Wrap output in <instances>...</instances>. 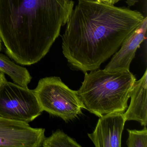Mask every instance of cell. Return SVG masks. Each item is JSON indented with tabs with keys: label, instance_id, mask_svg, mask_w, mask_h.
<instances>
[{
	"label": "cell",
	"instance_id": "obj_8",
	"mask_svg": "<svg viewBox=\"0 0 147 147\" xmlns=\"http://www.w3.org/2000/svg\"><path fill=\"white\" fill-rule=\"evenodd\" d=\"M147 29V19L145 17L141 25L125 39L119 50L113 55L104 69L111 72L129 71L131 63L140 45L144 40Z\"/></svg>",
	"mask_w": 147,
	"mask_h": 147
},
{
	"label": "cell",
	"instance_id": "obj_13",
	"mask_svg": "<svg viewBox=\"0 0 147 147\" xmlns=\"http://www.w3.org/2000/svg\"><path fill=\"white\" fill-rule=\"evenodd\" d=\"M6 81L7 80L6 79L5 74L2 71H0V86Z\"/></svg>",
	"mask_w": 147,
	"mask_h": 147
},
{
	"label": "cell",
	"instance_id": "obj_7",
	"mask_svg": "<svg viewBox=\"0 0 147 147\" xmlns=\"http://www.w3.org/2000/svg\"><path fill=\"white\" fill-rule=\"evenodd\" d=\"M126 121L123 113L103 115L100 117L94 131L88 136L96 147H120Z\"/></svg>",
	"mask_w": 147,
	"mask_h": 147
},
{
	"label": "cell",
	"instance_id": "obj_4",
	"mask_svg": "<svg viewBox=\"0 0 147 147\" xmlns=\"http://www.w3.org/2000/svg\"><path fill=\"white\" fill-rule=\"evenodd\" d=\"M33 91L43 111L66 122L77 117L85 109L77 91L69 88L60 77L40 79Z\"/></svg>",
	"mask_w": 147,
	"mask_h": 147
},
{
	"label": "cell",
	"instance_id": "obj_15",
	"mask_svg": "<svg viewBox=\"0 0 147 147\" xmlns=\"http://www.w3.org/2000/svg\"><path fill=\"white\" fill-rule=\"evenodd\" d=\"M1 49H2V42L0 38V51L1 50Z\"/></svg>",
	"mask_w": 147,
	"mask_h": 147
},
{
	"label": "cell",
	"instance_id": "obj_10",
	"mask_svg": "<svg viewBox=\"0 0 147 147\" xmlns=\"http://www.w3.org/2000/svg\"><path fill=\"white\" fill-rule=\"evenodd\" d=\"M0 71L7 75L14 83L28 88L32 77L26 68L16 64L6 56L0 53Z\"/></svg>",
	"mask_w": 147,
	"mask_h": 147
},
{
	"label": "cell",
	"instance_id": "obj_11",
	"mask_svg": "<svg viewBox=\"0 0 147 147\" xmlns=\"http://www.w3.org/2000/svg\"><path fill=\"white\" fill-rule=\"evenodd\" d=\"M42 147H81L75 140L69 136L62 131L58 129L49 137H45Z\"/></svg>",
	"mask_w": 147,
	"mask_h": 147
},
{
	"label": "cell",
	"instance_id": "obj_3",
	"mask_svg": "<svg viewBox=\"0 0 147 147\" xmlns=\"http://www.w3.org/2000/svg\"><path fill=\"white\" fill-rule=\"evenodd\" d=\"M136 80L130 71L111 72L98 69L85 73L84 81L77 93L85 109L97 117L124 113Z\"/></svg>",
	"mask_w": 147,
	"mask_h": 147
},
{
	"label": "cell",
	"instance_id": "obj_9",
	"mask_svg": "<svg viewBox=\"0 0 147 147\" xmlns=\"http://www.w3.org/2000/svg\"><path fill=\"white\" fill-rule=\"evenodd\" d=\"M147 70L136 81L130 94L129 106L123 113L126 121L135 120L144 126L147 125Z\"/></svg>",
	"mask_w": 147,
	"mask_h": 147
},
{
	"label": "cell",
	"instance_id": "obj_14",
	"mask_svg": "<svg viewBox=\"0 0 147 147\" xmlns=\"http://www.w3.org/2000/svg\"><path fill=\"white\" fill-rule=\"evenodd\" d=\"M102 2H105V3H107V4H110V5H114V4L117 3L119 1L121 0H99Z\"/></svg>",
	"mask_w": 147,
	"mask_h": 147
},
{
	"label": "cell",
	"instance_id": "obj_2",
	"mask_svg": "<svg viewBox=\"0 0 147 147\" xmlns=\"http://www.w3.org/2000/svg\"><path fill=\"white\" fill-rule=\"evenodd\" d=\"M74 5L72 0H0V38L6 54L22 65L41 61Z\"/></svg>",
	"mask_w": 147,
	"mask_h": 147
},
{
	"label": "cell",
	"instance_id": "obj_1",
	"mask_svg": "<svg viewBox=\"0 0 147 147\" xmlns=\"http://www.w3.org/2000/svg\"><path fill=\"white\" fill-rule=\"evenodd\" d=\"M144 18L138 11L99 0H78L61 36L69 67L84 74L99 69Z\"/></svg>",
	"mask_w": 147,
	"mask_h": 147
},
{
	"label": "cell",
	"instance_id": "obj_12",
	"mask_svg": "<svg viewBox=\"0 0 147 147\" xmlns=\"http://www.w3.org/2000/svg\"><path fill=\"white\" fill-rule=\"evenodd\" d=\"M129 137L126 141L128 147H147V129L144 126L143 129H128Z\"/></svg>",
	"mask_w": 147,
	"mask_h": 147
},
{
	"label": "cell",
	"instance_id": "obj_6",
	"mask_svg": "<svg viewBox=\"0 0 147 147\" xmlns=\"http://www.w3.org/2000/svg\"><path fill=\"white\" fill-rule=\"evenodd\" d=\"M45 132V129L0 117V147H42Z\"/></svg>",
	"mask_w": 147,
	"mask_h": 147
},
{
	"label": "cell",
	"instance_id": "obj_5",
	"mask_svg": "<svg viewBox=\"0 0 147 147\" xmlns=\"http://www.w3.org/2000/svg\"><path fill=\"white\" fill-rule=\"evenodd\" d=\"M43 111L33 90L8 81L0 86V117L29 123Z\"/></svg>",
	"mask_w": 147,
	"mask_h": 147
}]
</instances>
